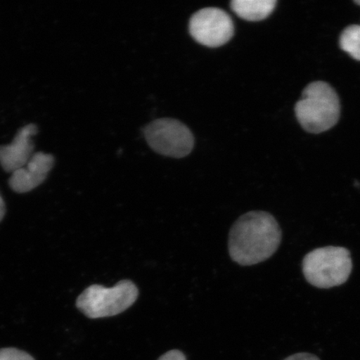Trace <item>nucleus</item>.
<instances>
[{
	"label": "nucleus",
	"instance_id": "nucleus-9",
	"mask_svg": "<svg viewBox=\"0 0 360 360\" xmlns=\"http://www.w3.org/2000/svg\"><path fill=\"white\" fill-rule=\"evenodd\" d=\"M276 0H235L231 7L238 17L248 21L266 19L276 8Z\"/></svg>",
	"mask_w": 360,
	"mask_h": 360
},
{
	"label": "nucleus",
	"instance_id": "nucleus-12",
	"mask_svg": "<svg viewBox=\"0 0 360 360\" xmlns=\"http://www.w3.org/2000/svg\"><path fill=\"white\" fill-rule=\"evenodd\" d=\"M158 360H186V357L181 351L174 349L162 355Z\"/></svg>",
	"mask_w": 360,
	"mask_h": 360
},
{
	"label": "nucleus",
	"instance_id": "nucleus-8",
	"mask_svg": "<svg viewBox=\"0 0 360 360\" xmlns=\"http://www.w3.org/2000/svg\"><path fill=\"white\" fill-rule=\"evenodd\" d=\"M55 165V157L44 152L35 153L25 167L12 173L8 179L12 190L24 193L33 191L46 179Z\"/></svg>",
	"mask_w": 360,
	"mask_h": 360
},
{
	"label": "nucleus",
	"instance_id": "nucleus-1",
	"mask_svg": "<svg viewBox=\"0 0 360 360\" xmlns=\"http://www.w3.org/2000/svg\"><path fill=\"white\" fill-rule=\"evenodd\" d=\"M280 225L271 214L251 211L236 220L229 231V253L242 266L267 260L281 243Z\"/></svg>",
	"mask_w": 360,
	"mask_h": 360
},
{
	"label": "nucleus",
	"instance_id": "nucleus-4",
	"mask_svg": "<svg viewBox=\"0 0 360 360\" xmlns=\"http://www.w3.org/2000/svg\"><path fill=\"white\" fill-rule=\"evenodd\" d=\"M138 296L139 290L135 283L124 280L111 288L100 285L89 286L78 297L76 306L89 319L112 317L131 307Z\"/></svg>",
	"mask_w": 360,
	"mask_h": 360
},
{
	"label": "nucleus",
	"instance_id": "nucleus-13",
	"mask_svg": "<svg viewBox=\"0 0 360 360\" xmlns=\"http://www.w3.org/2000/svg\"><path fill=\"white\" fill-rule=\"evenodd\" d=\"M285 360H321L317 356L309 353H298L291 355Z\"/></svg>",
	"mask_w": 360,
	"mask_h": 360
},
{
	"label": "nucleus",
	"instance_id": "nucleus-3",
	"mask_svg": "<svg viewBox=\"0 0 360 360\" xmlns=\"http://www.w3.org/2000/svg\"><path fill=\"white\" fill-rule=\"evenodd\" d=\"M349 251L343 247L319 248L305 256L304 276L310 285L321 289L343 285L352 271Z\"/></svg>",
	"mask_w": 360,
	"mask_h": 360
},
{
	"label": "nucleus",
	"instance_id": "nucleus-2",
	"mask_svg": "<svg viewBox=\"0 0 360 360\" xmlns=\"http://www.w3.org/2000/svg\"><path fill=\"white\" fill-rule=\"evenodd\" d=\"M297 120L309 133L326 132L340 119V98L330 84L317 81L308 85L295 105Z\"/></svg>",
	"mask_w": 360,
	"mask_h": 360
},
{
	"label": "nucleus",
	"instance_id": "nucleus-6",
	"mask_svg": "<svg viewBox=\"0 0 360 360\" xmlns=\"http://www.w3.org/2000/svg\"><path fill=\"white\" fill-rule=\"evenodd\" d=\"M188 29L198 43L210 48L222 46L235 33L231 16L218 8H205L193 13Z\"/></svg>",
	"mask_w": 360,
	"mask_h": 360
},
{
	"label": "nucleus",
	"instance_id": "nucleus-14",
	"mask_svg": "<svg viewBox=\"0 0 360 360\" xmlns=\"http://www.w3.org/2000/svg\"><path fill=\"white\" fill-rule=\"evenodd\" d=\"M6 204L2 199V197L0 196V222L2 221L4 214H6Z\"/></svg>",
	"mask_w": 360,
	"mask_h": 360
},
{
	"label": "nucleus",
	"instance_id": "nucleus-11",
	"mask_svg": "<svg viewBox=\"0 0 360 360\" xmlns=\"http://www.w3.org/2000/svg\"><path fill=\"white\" fill-rule=\"evenodd\" d=\"M0 360H35L25 351L15 348L0 349Z\"/></svg>",
	"mask_w": 360,
	"mask_h": 360
},
{
	"label": "nucleus",
	"instance_id": "nucleus-5",
	"mask_svg": "<svg viewBox=\"0 0 360 360\" xmlns=\"http://www.w3.org/2000/svg\"><path fill=\"white\" fill-rule=\"evenodd\" d=\"M143 134L158 154L177 159L190 155L195 145L191 129L177 120H157L146 126Z\"/></svg>",
	"mask_w": 360,
	"mask_h": 360
},
{
	"label": "nucleus",
	"instance_id": "nucleus-15",
	"mask_svg": "<svg viewBox=\"0 0 360 360\" xmlns=\"http://www.w3.org/2000/svg\"><path fill=\"white\" fill-rule=\"evenodd\" d=\"M354 3H355V4H358V6H360V0H355Z\"/></svg>",
	"mask_w": 360,
	"mask_h": 360
},
{
	"label": "nucleus",
	"instance_id": "nucleus-7",
	"mask_svg": "<svg viewBox=\"0 0 360 360\" xmlns=\"http://www.w3.org/2000/svg\"><path fill=\"white\" fill-rule=\"evenodd\" d=\"M38 131L37 125L27 124L18 131L11 145L0 146V165L4 171L13 173L28 164L34 155L32 137Z\"/></svg>",
	"mask_w": 360,
	"mask_h": 360
},
{
	"label": "nucleus",
	"instance_id": "nucleus-10",
	"mask_svg": "<svg viewBox=\"0 0 360 360\" xmlns=\"http://www.w3.org/2000/svg\"><path fill=\"white\" fill-rule=\"evenodd\" d=\"M340 48L349 55L360 61V25H349L342 32Z\"/></svg>",
	"mask_w": 360,
	"mask_h": 360
}]
</instances>
